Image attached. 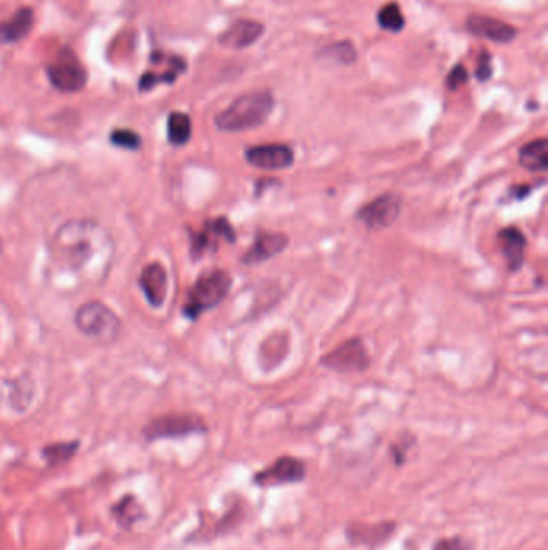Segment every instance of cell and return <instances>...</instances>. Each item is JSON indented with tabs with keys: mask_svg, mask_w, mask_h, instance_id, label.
Wrapping results in <instances>:
<instances>
[{
	"mask_svg": "<svg viewBox=\"0 0 548 550\" xmlns=\"http://www.w3.org/2000/svg\"><path fill=\"white\" fill-rule=\"evenodd\" d=\"M497 242L500 246V253L507 263L509 272H518L524 265L527 238L516 225H508L497 233Z\"/></svg>",
	"mask_w": 548,
	"mask_h": 550,
	"instance_id": "15",
	"label": "cell"
},
{
	"mask_svg": "<svg viewBox=\"0 0 548 550\" xmlns=\"http://www.w3.org/2000/svg\"><path fill=\"white\" fill-rule=\"evenodd\" d=\"M377 23L381 29L387 33H400L405 28V16L399 4L390 2L383 5L377 14Z\"/></svg>",
	"mask_w": 548,
	"mask_h": 550,
	"instance_id": "22",
	"label": "cell"
},
{
	"mask_svg": "<svg viewBox=\"0 0 548 550\" xmlns=\"http://www.w3.org/2000/svg\"><path fill=\"white\" fill-rule=\"evenodd\" d=\"M187 69V63L181 56H172V61L169 68L166 69L164 73H153L148 71L142 74V78L138 81V91L140 92H148L153 87L158 84H174L177 81L178 74L186 73Z\"/></svg>",
	"mask_w": 548,
	"mask_h": 550,
	"instance_id": "19",
	"label": "cell"
},
{
	"mask_svg": "<svg viewBox=\"0 0 548 550\" xmlns=\"http://www.w3.org/2000/svg\"><path fill=\"white\" fill-rule=\"evenodd\" d=\"M76 327L100 343H113L121 332V320L113 309L100 301H87L76 312Z\"/></svg>",
	"mask_w": 548,
	"mask_h": 550,
	"instance_id": "4",
	"label": "cell"
},
{
	"mask_svg": "<svg viewBox=\"0 0 548 550\" xmlns=\"http://www.w3.org/2000/svg\"><path fill=\"white\" fill-rule=\"evenodd\" d=\"M518 161L529 173H547L548 169V141L545 137L522 145L518 151Z\"/></svg>",
	"mask_w": 548,
	"mask_h": 550,
	"instance_id": "18",
	"label": "cell"
},
{
	"mask_svg": "<svg viewBox=\"0 0 548 550\" xmlns=\"http://www.w3.org/2000/svg\"><path fill=\"white\" fill-rule=\"evenodd\" d=\"M468 81H470V71L462 65V63H458V65H455L454 68H452L450 73L447 74V79H445V86H447V88H449L450 92H455L462 86L467 84Z\"/></svg>",
	"mask_w": 548,
	"mask_h": 550,
	"instance_id": "25",
	"label": "cell"
},
{
	"mask_svg": "<svg viewBox=\"0 0 548 550\" xmlns=\"http://www.w3.org/2000/svg\"><path fill=\"white\" fill-rule=\"evenodd\" d=\"M140 287L153 307L163 306L168 296V270L164 265L159 263L145 265L140 274Z\"/></svg>",
	"mask_w": 548,
	"mask_h": 550,
	"instance_id": "16",
	"label": "cell"
},
{
	"mask_svg": "<svg viewBox=\"0 0 548 550\" xmlns=\"http://www.w3.org/2000/svg\"><path fill=\"white\" fill-rule=\"evenodd\" d=\"M468 33L497 44H509L518 36V29L507 21L484 15H471L467 20Z\"/></svg>",
	"mask_w": 548,
	"mask_h": 550,
	"instance_id": "14",
	"label": "cell"
},
{
	"mask_svg": "<svg viewBox=\"0 0 548 550\" xmlns=\"http://www.w3.org/2000/svg\"><path fill=\"white\" fill-rule=\"evenodd\" d=\"M318 58L333 61L336 65L349 66L357 61V49L350 41H338L320 49Z\"/></svg>",
	"mask_w": 548,
	"mask_h": 550,
	"instance_id": "21",
	"label": "cell"
},
{
	"mask_svg": "<svg viewBox=\"0 0 548 550\" xmlns=\"http://www.w3.org/2000/svg\"><path fill=\"white\" fill-rule=\"evenodd\" d=\"M79 444L76 441L73 442H56V444H50L44 447V457H46L50 465H61L66 464L69 459L73 457L78 451Z\"/></svg>",
	"mask_w": 548,
	"mask_h": 550,
	"instance_id": "23",
	"label": "cell"
},
{
	"mask_svg": "<svg viewBox=\"0 0 548 550\" xmlns=\"http://www.w3.org/2000/svg\"><path fill=\"white\" fill-rule=\"evenodd\" d=\"M193 132L192 118L187 113L172 111L168 118V141L172 147H183L190 142Z\"/></svg>",
	"mask_w": 548,
	"mask_h": 550,
	"instance_id": "20",
	"label": "cell"
},
{
	"mask_svg": "<svg viewBox=\"0 0 548 550\" xmlns=\"http://www.w3.org/2000/svg\"><path fill=\"white\" fill-rule=\"evenodd\" d=\"M220 242L235 243L237 232L227 218L209 219L200 230H190V255L193 259L218 250Z\"/></svg>",
	"mask_w": 548,
	"mask_h": 550,
	"instance_id": "9",
	"label": "cell"
},
{
	"mask_svg": "<svg viewBox=\"0 0 548 550\" xmlns=\"http://www.w3.org/2000/svg\"><path fill=\"white\" fill-rule=\"evenodd\" d=\"M50 253L61 269L86 283H101L111 269L114 242L103 225L91 219L68 220L50 240Z\"/></svg>",
	"mask_w": 548,
	"mask_h": 550,
	"instance_id": "1",
	"label": "cell"
},
{
	"mask_svg": "<svg viewBox=\"0 0 548 550\" xmlns=\"http://www.w3.org/2000/svg\"><path fill=\"white\" fill-rule=\"evenodd\" d=\"M265 33V26L260 21L241 18L233 21L224 33L219 36V46L232 50H245L256 44Z\"/></svg>",
	"mask_w": 548,
	"mask_h": 550,
	"instance_id": "12",
	"label": "cell"
},
{
	"mask_svg": "<svg viewBox=\"0 0 548 550\" xmlns=\"http://www.w3.org/2000/svg\"><path fill=\"white\" fill-rule=\"evenodd\" d=\"M273 108L275 97L267 88L250 91L233 100L225 110L218 113L214 118L215 128L222 132H245L258 129L267 123Z\"/></svg>",
	"mask_w": 548,
	"mask_h": 550,
	"instance_id": "2",
	"label": "cell"
},
{
	"mask_svg": "<svg viewBox=\"0 0 548 550\" xmlns=\"http://www.w3.org/2000/svg\"><path fill=\"white\" fill-rule=\"evenodd\" d=\"M432 550H475V546L465 537H449V539L437 541Z\"/></svg>",
	"mask_w": 548,
	"mask_h": 550,
	"instance_id": "27",
	"label": "cell"
},
{
	"mask_svg": "<svg viewBox=\"0 0 548 550\" xmlns=\"http://www.w3.org/2000/svg\"><path fill=\"white\" fill-rule=\"evenodd\" d=\"M110 142L124 150H140V147H142V137H140L137 132L129 129L113 131L110 136Z\"/></svg>",
	"mask_w": 548,
	"mask_h": 550,
	"instance_id": "24",
	"label": "cell"
},
{
	"mask_svg": "<svg viewBox=\"0 0 548 550\" xmlns=\"http://www.w3.org/2000/svg\"><path fill=\"white\" fill-rule=\"evenodd\" d=\"M404 200L400 195L386 192L359 208L355 219L370 230L390 229L402 214Z\"/></svg>",
	"mask_w": 548,
	"mask_h": 550,
	"instance_id": "6",
	"label": "cell"
},
{
	"mask_svg": "<svg viewBox=\"0 0 548 550\" xmlns=\"http://www.w3.org/2000/svg\"><path fill=\"white\" fill-rule=\"evenodd\" d=\"M304 477L305 465L303 464V460L295 457H280L269 469L259 472L258 475L254 477V483L260 486L298 483L303 482Z\"/></svg>",
	"mask_w": 548,
	"mask_h": 550,
	"instance_id": "13",
	"label": "cell"
},
{
	"mask_svg": "<svg viewBox=\"0 0 548 550\" xmlns=\"http://www.w3.org/2000/svg\"><path fill=\"white\" fill-rule=\"evenodd\" d=\"M47 76L50 84L56 91L66 93L79 92L87 84L86 68L81 65V61L71 49L60 50L55 61L50 63V66L47 68Z\"/></svg>",
	"mask_w": 548,
	"mask_h": 550,
	"instance_id": "7",
	"label": "cell"
},
{
	"mask_svg": "<svg viewBox=\"0 0 548 550\" xmlns=\"http://www.w3.org/2000/svg\"><path fill=\"white\" fill-rule=\"evenodd\" d=\"M290 245V237L282 232H260L258 233L254 243L248 248L243 256L240 258V263L243 265H259L275 258L286 250Z\"/></svg>",
	"mask_w": 548,
	"mask_h": 550,
	"instance_id": "11",
	"label": "cell"
},
{
	"mask_svg": "<svg viewBox=\"0 0 548 550\" xmlns=\"http://www.w3.org/2000/svg\"><path fill=\"white\" fill-rule=\"evenodd\" d=\"M372 364V357L360 337H352L338 345L320 357V365L335 374L354 375L365 372Z\"/></svg>",
	"mask_w": 548,
	"mask_h": 550,
	"instance_id": "5",
	"label": "cell"
},
{
	"mask_svg": "<svg viewBox=\"0 0 548 550\" xmlns=\"http://www.w3.org/2000/svg\"><path fill=\"white\" fill-rule=\"evenodd\" d=\"M34 24L33 9L23 7L16 10L9 20L0 23V42L2 44H15L23 41L26 37Z\"/></svg>",
	"mask_w": 548,
	"mask_h": 550,
	"instance_id": "17",
	"label": "cell"
},
{
	"mask_svg": "<svg viewBox=\"0 0 548 550\" xmlns=\"http://www.w3.org/2000/svg\"><path fill=\"white\" fill-rule=\"evenodd\" d=\"M245 160L260 170H285L295 164V150L286 143H260L245 148Z\"/></svg>",
	"mask_w": 548,
	"mask_h": 550,
	"instance_id": "10",
	"label": "cell"
},
{
	"mask_svg": "<svg viewBox=\"0 0 548 550\" xmlns=\"http://www.w3.org/2000/svg\"><path fill=\"white\" fill-rule=\"evenodd\" d=\"M208 429L206 422L196 414H169L161 415L148 422L143 428L146 439L182 438L193 433H205Z\"/></svg>",
	"mask_w": 548,
	"mask_h": 550,
	"instance_id": "8",
	"label": "cell"
},
{
	"mask_svg": "<svg viewBox=\"0 0 548 550\" xmlns=\"http://www.w3.org/2000/svg\"><path fill=\"white\" fill-rule=\"evenodd\" d=\"M232 288V277L222 269L203 272L188 290L182 312L190 320H196L201 314L211 311L227 298Z\"/></svg>",
	"mask_w": 548,
	"mask_h": 550,
	"instance_id": "3",
	"label": "cell"
},
{
	"mask_svg": "<svg viewBox=\"0 0 548 550\" xmlns=\"http://www.w3.org/2000/svg\"><path fill=\"white\" fill-rule=\"evenodd\" d=\"M476 79L480 82H486L494 74V66H492V55H490L487 50H482L480 58H477V65H476Z\"/></svg>",
	"mask_w": 548,
	"mask_h": 550,
	"instance_id": "26",
	"label": "cell"
},
{
	"mask_svg": "<svg viewBox=\"0 0 548 550\" xmlns=\"http://www.w3.org/2000/svg\"><path fill=\"white\" fill-rule=\"evenodd\" d=\"M535 183H518V185H513L508 190V197L509 200H524L529 195L534 192Z\"/></svg>",
	"mask_w": 548,
	"mask_h": 550,
	"instance_id": "28",
	"label": "cell"
}]
</instances>
